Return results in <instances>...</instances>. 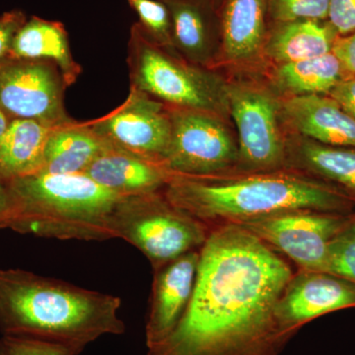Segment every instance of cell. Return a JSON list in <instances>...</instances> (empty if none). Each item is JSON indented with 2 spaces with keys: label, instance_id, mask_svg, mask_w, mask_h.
<instances>
[{
  "label": "cell",
  "instance_id": "6da1fadb",
  "mask_svg": "<svg viewBox=\"0 0 355 355\" xmlns=\"http://www.w3.org/2000/svg\"><path fill=\"white\" fill-rule=\"evenodd\" d=\"M293 275L277 251L243 226L210 228L190 302L147 355H279L294 336L277 314Z\"/></svg>",
  "mask_w": 355,
  "mask_h": 355
},
{
  "label": "cell",
  "instance_id": "7a4b0ae2",
  "mask_svg": "<svg viewBox=\"0 0 355 355\" xmlns=\"http://www.w3.org/2000/svg\"><path fill=\"white\" fill-rule=\"evenodd\" d=\"M163 193L209 228L242 224L297 210L349 214L355 202L335 187L293 170L230 172L207 177L173 175Z\"/></svg>",
  "mask_w": 355,
  "mask_h": 355
},
{
  "label": "cell",
  "instance_id": "3957f363",
  "mask_svg": "<svg viewBox=\"0 0 355 355\" xmlns=\"http://www.w3.org/2000/svg\"><path fill=\"white\" fill-rule=\"evenodd\" d=\"M120 297L23 270H0L3 336L67 345L83 352L105 335H121Z\"/></svg>",
  "mask_w": 355,
  "mask_h": 355
},
{
  "label": "cell",
  "instance_id": "277c9868",
  "mask_svg": "<svg viewBox=\"0 0 355 355\" xmlns=\"http://www.w3.org/2000/svg\"><path fill=\"white\" fill-rule=\"evenodd\" d=\"M8 184L12 230L60 240L113 239L112 216L121 197L87 175L39 172Z\"/></svg>",
  "mask_w": 355,
  "mask_h": 355
},
{
  "label": "cell",
  "instance_id": "5b68a950",
  "mask_svg": "<svg viewBox=\"0 0 355 355\" xmlns=\"http://www.w3.org/2000/svg\"><path fill=\"white\" fill-rule=\"evenodd\" d=\"M128 53L130 87L170 108L209 112L230 119L224 72L191 64L164 50L137 22L130 28Z\"/></svg>",
  "mask_w": 355,
  "mask_h": 355
},
{
  "label": "cell",
  "instance_id": "8992f818",
  "mask_svg": "<svg viewBox=\"0 0 355 355\" xmlns=\"http://www.w3.org/2000/svg\"><path fill=\"white\" fill-rule=\"evenodd\" d=\"M226 76L229 116L238 141V163L234 172L286 169L287 133L280 119L279 96L263 74L231 73Z\"/></svg>",
  "mask_w": 355,
  "mask_h": 355
},
{
  "label": "cell",
  "instance_id": "52a82bcc",
  "mask_svg": "<svg viewBox=\"0 0 355 355\" xmlns=\"http://www.w3.org/2000/svg\"><path fill=\"white\" fill-rule=\"evenodd\" d=\"M112 230L114 238L137 248L156 270L200 250L210 228L173 205L159 191L120 198L112 216Z\"/></svg>",
  "mask_w": 355,
  "mask_h": 355
},
{
  "label": "cell",
  "instance_id": "ba28073f",
  "mask_svg": "<svg viewBox=\"0 0 355 355\" xmlns=\"http://www.w3.org/2000/svg\"><path fill=\"white\" fill-rule=\"evenodd\" d=\"M169 110L171 139L162 163L173 175L207 177L235 171L238 141L230 119L209 112Z\"/></svg>",
  "mask_w": 355,
  "mask_h": 355
},
{
  "label": "cell",
  "instance_id": "9c48e42d",
  "mask_svg": "<svg viewBox=\"0 0 355 355\" xmlns=\"http://www.w3.org/2000/svg\"><path fill=\"white\" fill-rule=\"evenodd\" d=\"M67 88L53 62L11 58L0 62V110L15 119L51 128L73 123L64 107Z\"/></svg>",
  "mask_w": 355,
  "mask_h": 355
},
{
  "label": "cell",
  "instance_id": "30bf717a",
  "mask_svg": "<svg viewBox=\"0 0 355 355\" xmlns=\"http://www.w3.org/2000/svg\"><path fill=\"white\" fill-rule=\"evenodd\" d=\"M349 214L297 210L241 226L286 254L301 270L330 272L331 244Z\"/></svg>",
  "mask_w": 355,
  "mask_h": 355
},
{
  "label": "cell",
  "instance_id": "8fae6325",
  "mask_svg": "<svg viewBox=\"0 0 355 355\" xmlns=\"http://www.w3.org/2000/svg\"><path fill=\"white\" fill-rule=\"evenodd\" d=\"M89 125L114 148L163 164L171 139L169 107L142 91L130 87L123 104Z\"/></svg>",
  "mask_w": 355,
  "mask_h": 355
},
{
  "label": "cell",
  "instance_id": "7c38bea8",
  "mask_svg": "<svg viewBox=\"0 0 355 355\" xmlns=\"http://www.w3.org/2000/svg\"><path fill=\"white\" fill-rule=\"evenodd\" d=\"M270 0H220L219 69L226 74L263 73Z\"/></svg>",
  "mask_w": 355,
  "mask_h": 355
},
{
  "label": "cell",
  "instance_id": "4fadbf2b",
  "mask_svg": "<svg viewBox=\"0 0 355 355\" xmlns=\"http://www.w3.org/2000/svg\"><path fill=\"white\" fill-rule=\"evenodd\" d=\"M354 307V282L331 272L300 270L287 284L277 314L284 328L295 335L313 319Z\"/></svg>",
  "mask_w": 355,
  "mask_h": 355
},
{
  "label": "cell",
  "instance_id": "5bb4252c",
  "mask_svg": "<svg viewBox=\"0 0 355 355\" xmlns=\"http://www.w3.org/2000/svg\"><path fill=\"white\" fill-rule=\"evenodd\" d=\"M161 1L171 15L173 46L177 55L198 67L220 70V0Z\"/></svg>",
  "mask_w": 355,
  "mask_h": 355
},
{
  "label": "cell",
  "instance_id": "9a60e30c",
  "mask_svg": "<svg viewBox=\"0 0 355 355\" xmlns=\"http://www.w3.org/2000/svg\"><path fill=\"white\" fill-rule=\"evenodd\" d=\"M200 250L189 252L154 270L146 327L147 347L160 342L174 329L190 302L197 277Z\"/></svg>",
  "mask_w": 355,
  "mask_h": 355
},
{
  "label": "cell",
  "instance_id": "2e32d148",
  "mask_svg": "<svg viewBox=\"0 0 355 355\" xmlns=\"http://www.w3.org/2000/svg\"><path fill=\"white\" fill-rule=\"evenodd\" d=\"M280 119L289 135L355 148V119L328 95L280 98Z\"/></svg>",
  "mask_w": 355,
  "mask_h": 355
},
{
  "label": "cell",
  "instance_id": "e0dca14e",
  "mask_svg": "<svg viewBox=\"0 0 355 355\" xmlns=\"http://www.w3.org/2000/svg\"><path fill=\"white\" fill-rule=\"evenodd\" d=\"M286 169L335 187L355 202V148L286 135Z\"/></svg>",
  "mask_w": 355,
  "mask_h": 355
},
{
  "label": "cell",
  "instance_id": "ac0fdd59",
  "mask_svg": "<svg viewBox=\"0 0 355 355\" xmlns=\"http://www.w3.org/2000/svg\"><path fill=\"white\" fill-rule=\"evenodd\" d=\"M83 174L121 198L163 191L173 176L161 163L116 148L96 158Z\"/></svg>",
  "mask_w": 355,
  "mask_h": 355
},
{
  "label": "cell",
  "instance_id": "d6986e66",
  "mask_svg": "<svg viewBox=\"0 0 355 355\" xmlns=\"http://www.w3.org/2000/svg\"><path fill=\"white\" fill-rule=\"evenodd\" d=\"M338 37L328 20L270 22L263 49L265 69L331 53Z\"/></svg>",
  "mask_w": 355,
  "mask_h": 355
},
{
  "label": "cell",
  "instance_id": "ffe728a7",
  "mask_svg": "<svg viewBox=\"0 0 355 355\" xmlns=\"http://www.w3.org/2000/svg\"><path fill=\"white\" fill-rule=\"evenodd\" d=\"M8 58L53 62L62 72L67 87L73 85L83 72V67L72 55L64 25L36 16L20 28Z\"/></svg>",
  "mask_w": 355,
  "mask_h": 355
},
{
  "label": "cell",
  "instance_id": "44dd1931",
  "mask_svg": "<svg viewBox=\"0 0 355 355\" xmlns=\"http://www.w3.org/2000/svg\"><path fill=\"white\" fill-rule=\"evenodd\" d=\"M261 74L280 98L328 95L336 84L349 76L333 51L322 57L272 65Z\"/></svg>",
  "mask_w": 355,
  "mask_h": 355
},
{
  "label": "cell",
  "instance_id": "7402d4cb",
  "mask_svg": "<svg viewBox=\"0 0 355 355\" xmlns=\"http://www.w3.org/2000/svg\"><path fill=\"white\" fill-rule=\"evenodd\" d=\"M114 148L91 128L89 121L53 128L46 141L42 173L81 174L96 158Z\"/></svg>",
  "mask_w": 355,
  "mask_h": 355
},
{
  "label": "cell",
  "instance_id": "603a6c76",
  "mask_svg": "<svg viewBox=\"0 0 355 355\" xmlns=\"http://www.w3.org/2000/svg\"><path fill=\"white\" fill-rule=\"evenodd\" d=\"M53 128L26 119L9 121L0 139V175L10 181L41 172L44 148Z\"/></svg>",
  "mask_w": 355,
  "mask_h": 355
},
{
  "label": "cell",
  "instance_id": "cb8c5ba5",
  "mask_svg": "<svg viewBox=\"0 0 355 355\" xmlns=\"http://www.w3.org/2000/svg\"><path fill=\"white\" fill-rule=\"evenodd\" d=\"M130 8L139 16L144 34L161 48L176 53L173 46V27L169 9L161 0H128Z\"/></svg>",
  "mask_w": 355,
  "mask_h": 355
},
{
  "label": "cell",
  "instance_id": "d4e9b609",
  "mask_svg": "<svg viewBox=\"0 0 355 355\" xmlns=\"http://www.w3.org/2000/svg\"><path fill=\"white\" fill-rule=\"evenodd\" d=\"M330 272L355 284V212L331 242Z\"/></svg>",
  "mask_w": 355,
  "mask_h": 355
},
{
  "label": "cell",
  "instance_id": "484cf974",
  "mask_svg": "<svg viewBox=\"0 0 355 355\" xmlns=\"http://www.w3.org/2000/svg\"><path fill=\"white\" fill-rule=\"evenodd\" d=\"M330 0H270V22L328 20Z\"/></svg>",
  "mask_w": 355,
  "mask_h": 355
},
{
  "label": "cell",
  "instance_id": "4316f807",
  "mask_svg": "<svg viewBox=\"0 0 355 355\" xmlns=\"http://www.w3.org/2000/svg\"><path fill=\"white\" fill-rule=\"evenodd\" d=\"M80 350L67 345L3 336L0 340V355H78Z\"/></svg>",
  "mask_w": 355,
  "mask_h": 355
},
{
  "label": "cell",
  "instance_id": "83f0119b",
  "mask_svg": "<svg viewBox=\"0 0 355 355\" xmlns=\"http://www.w3.org/2000/svg\"><path fill=\"white\" fill-rule=\"evenodd\" d=\"M328 21L338 37L355 32V0H330Z\"/></svg>",
  "mask_w": 355,
  "mask_h": 355
},
{
  "label": "cell",
  "instance_id": "f1b7e54d",
  "mask_svg": "<svg viewBox=\"0 0 355 355\" xmlns=\"http://www.w3.org/2000/svg\"><path fill=\"white\" fill-rule=\"evenodd\" d=\"M26 21L24 13L16 10L0 17V62L9 57L14 38Z\"/></svg>",
  "mask_w": 355,
  "mask_h": 355
},
{
  "label": "cell",
  "instance_id": "f546056e",
  "mask_svg": "<svg viewBox=\"0 0 355 355\" xmlns=\"http://www.w3.org/2000/svg\"><path fill=\"white\" fill-rule=\"evenodd\" d=\"M343 110L355 119V76H347L328 94Z\"/></svg>",
  "mask_w": 355,
  "mask_h": 355
},
{
  "label": "cell",
  "instance_id": "4dcf8cb0",
  "mask_svg": "<svg viewBox=\"0 0 355 355\" xmlns=\"http://www.w3.org/2000/svg\"><path fill=\"white\" fill-rule=\"evenodd\" d=\"M331 51L342 62L347 76H355V32L338 37Z\"/></svg>",
  "mask_w": 355,
  "mask_h": 355
},
{
  "label": "cell",
  "instance_id": "1f68e13d",
  "mask_svg": "<svg viewBox=\"0 0 355 355\" xmlns=\"http://www.w3.org/2000/svg\"><path fill=\"white\" fill-rule=\"evenodd\" d=\"M13 218V202L7 180L0 175V229L10 228Z\"/></svg>",
  "mask_w": 355,
  "mask_h": 355
},
{
  "label": "cell",
  "instance_id": "d6a6232c",
  "mask_svg": "<svg viewBox=\"0 0 355 355\" xmlns=\"http://www.w3.org/2000/svg\"><path fill=\"white\" fill-rule=\"evenodd\" d=\"M9 121L7 119L6 114H4V112L2 110H0V139H1L2 135L6 132L7 127H8Z\"/></svg>",
  "mask_w": 355,
  "mask_h": 355
}]
</instances>
